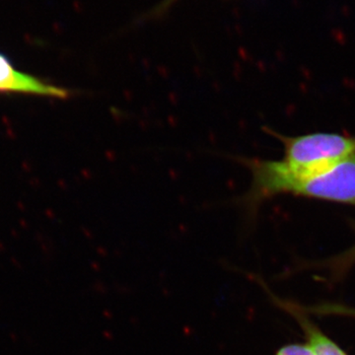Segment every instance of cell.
Wrapping results in <instances>:
<instances>
[{
  "label": "cell",
  "instance_id": "obj_1",
  "mask_svg": "<svg viewBox=\"0 0 355 355\" xmlns=\"http://www.w3.org/2000/svg\"><path fill=\"white\" fill-rule=\"evenodd\" d=\"M252 175L249 191L233 200L254 218L261 203L280 193L355 205V154L336 163L291 165L284 160L230 156Z\"/></svg>",
  "mask_w": 355,
  "mask_h": 355
},
{
  "label": "cell",
  "instance_id": "obj_2",
  "mask_svg": "<svg viewBox=\"0 0 355 355\" xmlns=\"http://www.w3.org/2000/svg\"><path fill=\"white\" fill-rule=\"evenodd\" d=\"M284 146L282 160L291 165H314L336 163L355 154V137L338 133H311L300 137H284L266 128Z\"/></svg>",
  "mask_w": 355,
  "mask_h": 355
},
{
  "label": "cell",
  "instance_id": "obj_3",
  "mask_svg": "<svg viewBox=\"0 0 355 355\" xmlns=\"http://www.w3.org/2000/svg\"><path fill=\"white\" fill-rule=\"evenodd\" d=\"M0 91L30 93L67 99L71 96L67 89L58 87L14 69L8 60L0 55Z\"/></svg>",
  "mask_w": 355,
  "mask_h": 355
},
{
  "label": "cell",
  "instance_id": "obj_4",
  "mask_svg": "<svg viewBox=\"0 0 355 355\" xmlns=\"http://www.w3.org/2000/svg\"><path fill=\"white\" fill-rule=\"evenodd\" d=\"M308 336V345L315 355H347L328 336L308 322H301Z\"/></svg>",
  "mask_w": 355,
  "mask_h": 355
},
{
  "label": "cell",
  "instance_id": "obj_5",
  "mask_svg": "<svg viewBox=\"0 0 355 355\" xmlns=\"http://www.w3.org/2000/svg\"><path fill=\"white\" fill-rule=\"evenodd\" d=\"M277 355H315L308 345H289L282 347Z\"/></svg>",
  "mask_w": 355,
  "mask_h": 355
},
{
  "label": "cell",
  "instance_id": "obj_6",
  "mask_svg": "<svg viewBox=\"0 0 355 355\" xmlns=\"http://www.w3.org/2000/svg\"><path fill=\"white\" fill-rule=\"evenodd\" d=\"M352 261L355 260V247L352 248V250L349 252V254L345 256V261Z\"/></svg>",
  "mask_w": 355,
  "mask_h": 355
}]
</instances>
